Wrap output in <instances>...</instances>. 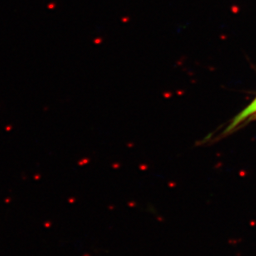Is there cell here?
Segmentation results:
<instances>
[{"label": "cell", "instance_id": "6da1fadb", "mask_svg": "<svg viewBox=\"0 0 256 256\" xmlns=\"http://www.w3.org/2000/svg\"><path fill=\"white\" fill-rule=\"evenodd\" d=\"M253 119H256V98L240 114H238L232 120L229 126L226 128L223 134L224 135L230 134L232 132H234L236 128H239L242 124L246 122L250 121V120H253Z\"/></svg>", "mask_w": 256, "mask_h": 256}]
</instances>
